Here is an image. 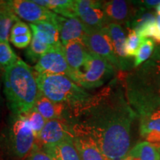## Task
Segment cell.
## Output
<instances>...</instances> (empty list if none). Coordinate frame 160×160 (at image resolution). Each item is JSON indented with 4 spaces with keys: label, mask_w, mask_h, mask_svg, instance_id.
Returning a JSON list of instances; mask_svg holds the SVG:
<instances>
[{
    "label": "cell",
    "mask_w": 160,
    "mask_h": 160,
    "mask_svg": "<svg viewBox=\"0 0 160 160\" xmlns=\"http://www.w3.org/2000/svg\"><path fill=\"white\" fill-rule=\"evenodd\" d=\"M136 117L122 87L113 81L82 105L67 110L65 119L73 133L93 140L109 160H121L129 152Z\"/></svg>",
    "instance_id": "cell-1"
},
{
    "label": "cell",
    "mask_w": 160,
    "mask_h": 160,
    "mask_svg": "<svg viewBox=\"0 0 160 160\" xmlns=\"http://www.w3.org/2000/svg\"><path fill=\"white\" fill-rule=\"evenodd\" d=\"M125 85L128 102L139 121L159 113L160 51H157L148 62L129 73Z\"/></svg>",
    "instance_id": "cell-2"
},
{
    "label": "cell",
    "mask_w": 160,
    "mask_h": 160,
    "mask_svg": "<svg viewBox=\"0 0 160 160\" xmlns=\"http://www.w3.org/2000/svg\"><path fill=\"white\" fill-rule=\"evenodd\" d=\"M4 92L13 114H25L34 108L41 91L35 73L22 59L5 69Z\"/></svg>",
    "instance_id": "cell-3"
},
{
    "label": "cell",
    "mask_w": 160,
    "mask_h": 160,
    "mask_svg": "<svg viewBox=\"0 0 160 160\" xmlns=\"http://www.w3.org/2000/svg\"><path fill=\"white\" fill-rule=\"evenodd\" d=\"M35 76L41 93L52 101L65 104L67 110L82 105L92 97V94L65 75L35 73Z\"/></svg>",
    "instance_id": "cell-4"
},
{
    "label": "cell",
    "mask_w": 160,
    "mask_h": 160,
    "mask_svg": "<svg viewBox=\"0 0 160 160\" xmlns=\"http://www.w3.org/2000/svg\"><path fill=\"white\" fill-rule=\"evenodd\" d=\"M114 68L105 59L90 51L84 65L73 72L70 79L82 88H96L101 87L113 77Z\"/></svg>",
    "instance_id": "cell-5"
},
{
    "label": "cell",
    "mask_w": 160,
    "mask_h": 160,
    "mask_svg": "<svg viewBox=\"0 0 160 160\" xmlns=\"http://www.w3.org/2000/svg\"><path fill=\"white\" fill-rule=\"evenodd\" d=\"M8 149L13 157L22 158L31 153L36 137L25 117L11 113L5 136Z\"/></svg>",
    "instance_id": "cell-6"
},
{
    "label": "cell",
    "mask_w": 160,
    "mask_h": 160,
    "mask_svg": "<svg viewBox=\"0 0 160 160\" xmlns=\"http://www.w3.org/2000/svg\"><path fill=\"white\" fill-rule=\"evenodd\" d=\"M6 2L12 13L19 19L31 24L49 22L57 27L59 15L35 3L33 0H10Z\"/></svg>",
    "instance_id": "cell-7"
},
{
    "label": "cell",
    "mask_w": 160,
    "mask_h": 160,
    "mask_svg": "<svg viewBox=\"0 0 160 160\" xmlns=\"http://www.w3.org/2000/svg\"><path fill=\"white\" fill-rule=\"evenodd\" d=\"M102 2L95 0H76L77 17L86 31H101L108 25L102 10Z\"/></svg>",
    "instance_id": "cell-8"
},
{
    "label": "cell",
    "mask_w": 160,
    "mask_h": 160,
    "mask_svg": "<svg viewBox=\"0 0 160 160\" xmlns=\"http://www.w3.org/2000/svg\"><path fill=\"white\" fill-rule=\"evenodd\" d=\"M34 70L39 74L65 75L69 78L70 68L64 53L62 44L51 46L40 57Z\"/></svg>",
    "instance_id": "cell-9"
},
{
    "label": "cell",
    "mask_w": 160,
    "mask_h": 160,
    "mask_svg": "<svg viewBox=\"0 0 160 160\" xmlns=\"http://www.w3.org/2000/svg\"><path fill=\"white\" fill-rule=\"evenodd\" d=\"M82 42L90 51L105 59L115 68L121 70L112 40L105 28L101 31H87Z\"/></svg>",
    "instance_id": "cell-10"
},
{
    "label": "cell",
    "mask_w": 160,
    "mask_h": 160,
    "mask_svg": "<svg viewBox=\"0 0 160 160\" xmlns=\"http://www.w3.org/2000/svg\"><path fill=\"white\" fill-rule=\"evenodd\" d=\"M133 5V2L111 0L103 2L102 10L108 24L115 23L120 25H125L129 27L139 11Z\"/></svg>",
    "instance_id": "cell-11"
},
{
    "label": "cell",
    "mask_w": 160,
    "mask_h": 160,
    "mask_svg": "<svg viewBox=\"0 0 160 160\" xmlns=\"http://www.w3.org/2000/svg\"><path fill=\"white\" fill-rule=\"evenodd\" d=\"M73 139L71 125L67 120L62 119L48 120L37 140L42 147Z\"/></svg>",
    "instance_id": "cell-12"
},
{
    "label": "cell",
    "mask_w": 160,
    "mask_h": 160,
    "mask_svg": "<svg viewBox=\"0 0 160 160\" xmlns=\"http://www.w3.org/2000/svg\"><path fill=\"white\" fill-rule=\"evenodd\" d=\"M57 28L59 32V39L62 45L70 42L81 40L85 37L86 28L78 18H65L59 15Z\"/></svg>",
    "instance_id": "cell-13"
},
{
    "label": "cell",
    "mask_w": 160,
    "mask_h": 160,
    "mask_svg": "<svg viewBox=\"0 0 160 160\" xmlns=\"http://www.w3.org/2000/svg\"><path fill=\"white\" fill-rule=\"evenodd\" d=\"M105 31L111 37L114 47L115 53L119 59L122 71L130 68L131 62L125 53L126 37L125 33L122 25L115 23H110L105 28Z\"/></svg>",
    "instance_id": "cell-14"
},
{
    "label": "cell",
    "mask_w": 160,
    "mask_h": 160,
    "mask_svg": "<svg viewBox=\"0 0 160 160\" xmlns=\"http://www.w3.org/2000/svg\"><path fill=\"white\" fill-rule=\"evenodd\" d=\"M64 53L70 68V75L79 70L85 63L90 51L82 41L76 40L63 45Z\"/></svg>",
    "instance_id": "cell-15"
},
{
    "label": "cell",
    "mask_w": 160,
    "mask_h": 160,
    "mask_svg": "<svg viewBox=\"0 0 160 160\" xmlns=\"http://www.w3.org/2000/svg\"><path fill=\"white\" fill-rule=\"evenodd\" d=\"M34 108L47 120L65 119L67 107L65 104L56 102L49 99L42 93L39 95Z\"/></svg>",
    "instance_id": "cell-16"
},
{
    "label": "cell",
    "mask_w": 160,
    "mask_h": 160,
    "mask_svg": "<svg viewBox=\"0 0 160 160\" xmlns=\"http://www.w3.org/2000/svg\"><path fill=\"white\" fill-rule=\"evenodd\" d=\"M73 142L81 160H109L89 138L73 133Z\"/></svg>",
    "instance_id": "cell-17"
},
{
    "label": "cell",
    "mask_w": 160,
    "mask_h": 160,
    "mask_svg": "<svg viewBox=\"0 0 160 160\" xmlns=\"http://www.w3.org/2000/svg\"><path fill=\"white\" fill-rule=\"evenodd\" d=\"M42 149L53 160H81L73 139L42 146Z\"/></svg>",
    "instance_id": "cell-18"
},
{
    "label": "cell",
    "mask_w": 160,
    "mask_h": 160,
    "mask_svg": "<svg viewBox=\"0 0 160 160\" xmlns=\"http://www.w3.org/2000/svg\"><path fill=\"white\" fill-rule=\"evenodd\" d=\"M33 31V37L48 45H55L61 43L59 30L53 23L49 22H41L35 24H30Z\"/></svg>",
    "instance_id": "cell-19"
},
{
    "label": "cell",
    "mask_w": 160,
    "mask_h": 160,
    "mask_svg": "<svg viewBox=\"0 0 160 160\" xmlns=\"http://www.w3.org/2000/svg\"><path fill=\"white\" fill-rule=\"evenodd\" d=\"M35 3L65 18H77L76 0H33Z\"/></svg>",
    "instance_id": "cell-20"
},
{
    "label": "cell",
    "mask_w": 160,
    "mask_h": 160,
    "mask_svg": "<svg viewBox=\"0 0 160 160\" xmlns=\"http://www.w3.org/2000/svg\"><path fill=\"white\" fill-rule=\"evenodd\" d=\"M132 160H160V152L148 142L138 143L128 153Z\"/></svg>",
    "instance_id": "cell-21"
},
{
    "label": "cell",
    "mask_w": 160,
    "mask_h": 160,
    "mask_svg": "<svg viewBox=\"0 0 160 160\" xmlns=\"http://www.w3.org/2000/svg\"><path fill=\"white\" fill-rule=\"evenodd\" d=\"M154 49V42L149 38H142L141 45L135 57L133 68H138L151 57Z\"/></svg>",
    "instance_id": "cell-22"
},
{
    "label": "cell",
    "mask_w": 160,
    "mask_h": 160,
    "mask_svg": "<svg viewBox=\"0 0 160 160\" xmlns=\"http://www.w3.org/2000/svg\"><path fill=\"white\" fill-rule=\"evenodd\" d=\"M50 48V45L42 43L37 38L33 37L31 44L25 51L26 58L31 62H37L40 57L46 53Z\"/></svg>",
    "instance_id": "cell-23"
},
{
    "label": "cell",
    "mask_w": 160,
    "mask_h": 160,
    "mask_svg": "<svg viewBox=\"0 0 160 160\" xmlns=\"http://www.w3.org/2000/svg\"><path fill=\"white\" fill-rule=\"evenodd\" d=\"M22 115L27 119L30 127H31V130L33 132V134H34L36 137V140H37L38 137H39L40 133H41L42 130L43 129L47 120L40 114L39 112H38L34 108L28 112V113Z\"/></svg>",
    "instance_id": "cell-24"
},
{
    "label": "cell",
    "mask_w": 160,
    "mask_h": 160,
    "mask_svg": "<svg viewBox=\"0 0 160 160\" xmlns=\"http://www.w3.org/2000/svg\"><path fill=\"white\" fill-rule=\"evenodd\" d=\"M19 58L14 53L8 42L0 41V68H7L17 62Z\"/></svg>",
    "instance_id": "cell-25"
},
{
    "label": "cell",
    "mask_w": 160,
    "mask_h": 160,
    "mask_svg": "<svg viewBox=\"0 0 160 160\" xmlns=\"http://www.w3.org/2000/svg\"><path fill=\"white\" fill-rule=\"evenodd\" d=\"M157 21V17L151 13H143L142 10H139L137 15L130 24L129 27L137 33H139L142 30L147 27L149 24Z\"/></svg>",
    "instance_id": "cell-26"
},
{
    "label": "cell",
    "mask_w": 160,
    "mask_h": 160,
    "mask_svg": "<svg viewBox=\"0 0 160 160\" xmlns=\"http://www.w3.org/2000/svg\"><path fill=\"white\" fill-rule=\"evenodd\" d=\"M142 38L133 30L130 29L128 35L126 38L125 53L128 58L136 57L141 45Z\"/></svg>",
    "instance_id": "cell-27"
},
{
    "label": "cell",
    "mask_w": 160,
    "mask_h": 160,
    "mask_svg": "<svg viewBox=\"0 0 160 160\" xmlns=\"http://www.w3.org/2000/svg\"><path fill=\"white\" fill-rule=\"evenodd\" d=\"M18 21H19V19L11 11L4 17L0 23V41L8 42L10 31H11L14 23Z\"/></svg>",
    "instance_id": "cell-28"
},
{
    "label": "cell",
    "mask_w": 160,
    "mask_h": 160,
    "mask_svg": "<svg viewBox=\"0 0 160 160\" xmlns=\"http://www.w3.org/2000/svg\"><path fill=\"white\" fill-rule=\"evenodd\" d=\"M138 34L141 38L151 37L157 42H160V31L158 28L157 21L149 24L147 27L138 33Z\"/></svg>",
    "instance_id": "cell-29"
},
{
    "label": "cell",
    "mask_w": 160,
    "mask_h": 160,
    "mask_svg": "<svg viewBox=\"0 0 160 160\" xmlns=\"http://www.w3.org/2000/svg\"><path fill=\"white\" fill-rule=\"evenodd\" d=\"M10 41L18 48H25L28 47L31 42V33L25 35L17 36V37H10Z\"/></svg>",
    "instance_id": "cell-30"
},
{
    "label": "cell",
    "mask_w": 160,
    "mask_h": 160,
    "mask_svg": "<svg viewBox=\"0 0 160 160\" xmlns=\"http://www.w3.org/2000/svg\"><path fill=\"white\" fill-rule=\"evenodd\" d=\"M31 33L28 25L22 21H18L14 23L11 28V37H17V36L25 35Z\"/></svg>",
    "instance_id": "cell-31"
},
{
    "label": "cell",
    "mask_w": 160,
    "mask_h": 160,
    "mask_svg": "<svg viewBox=\"0 0 160 160\" xmlns=\"http://www.w3.org/2000/svg\"><path fill=\"white\" fill-rule=\"evenodd\" d=\"M28 160H53L51 157L45 153L42 148H40L37 144H35L34 147L30 153Z\"/></svg>",
    "instance_id": "cell-32"
},
{
    "label": "cell",
    "mask_w": 160,
    "mask_h": 160,
    "mask_svg": "<svg viewBox=\"0 0 160 160\" xmlns=\"http://www.w3.org/2000/svg\"><path fill=\"white\" fill-rule=\"evenodd\" d=\"M136 5H140L142 8H157L160 4V0H145V1H137L134 2Z\"/></svg>",
    "instance_id": "cell-33"
},
{
    "label": "cell",
    "mask_w": 160,
    "mask_h": 160,
    "mask_svg": "<svg viewBox=\"0 0 160 160\" xmlns=\"http://www.w3.org/2000/svg\"><path fill=\"white\" fill-rule=\"evenodd\" d=\"M10 11H11V10L9 9L6 1H0V23H1L2 19H3L4 17Z\"/></svg>",
    "instance_id": "cell-34"
},
{
    "label": "cell",
    "mask_w": 160,
    "mask_h": 160,
    "mask_svg": "<svg viewBox=\"0 0 160 160\" xmlns=\"http://www.w3.org/2000/svg\"><path fill=\"white\" fill-rule=\"evenodd\" d=\"M157 24L158 26V28H159L160 31V15H158L157 17Z\"/></svg>",
    "instance_id": "cell-35"
},
{
    "label": "cell",
    "mask_w": 160,
    "mask_h": 160,
    "mask_svg": "<svg viewBox=\"0 0 160 160\" xmlns=\"http://www.w3.org/2000/svg\"><path fill=\"white\" fill-rule=\"evenodd\" d=\"M121 160H132V158L130 157L128 154H127L125 157L122 158V159Z\"/></svg>",
    "instance_id": "cell-36"
},
{
    "label": "cell",
    "mask_w": 160,
    "mask_h": 160,
    "mask_svg": "<svg viewBox=\"0 0 160 160\" xmlns=\"http://www.w3.org/2000/svg\"><path fill=\"white\" fill-rule=\"evenodd\" d=\"M156 11H157L158 15H160V4L156 8Z\"/></svg>",
    "instance_id": "cell-37"
},
{
    "label": "cell",
    "mask_w": 160,
    "mask_h": 160,
    "mask_svg": "<svg viewBox=\"0 0 160 160\" xmlns=\"http://www.w3.org/2000/svg\"><path fill=\"white\" fill-rule=\"evenodd\" d=\"M1 69H2V68H0V70H1Z\"/></svg>",
    "instance_id": "cell-38"
}]
</instances>
